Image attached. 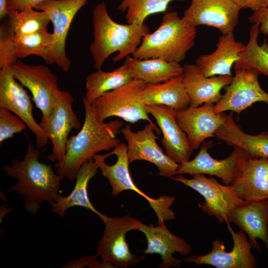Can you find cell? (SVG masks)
<instances>
[{
  "label": "cell",
  "mask_w": 268,
  "mask_h": 268,
  "mask_svg": "<svg viewBox=\"0 0 268 268\" xmlns=\"http://www.w3.org/2000/svg\"><path fill=\"white\" fill-rule=\"evenodd\" d=\"M41 153L29 142L23 160L15 159L10 165L2 167L6 176L16 180L8 191L18 194L24 201V209L34 215L45 202L50 204L58 200L60 182L64 179L55 173L52 165L39 160Z\"/></svg>",
  "instance_id": "cell-1"
},
{
  "label": "cell",
  "mask_w": 268,
  "mask_h": 268,
  "mask_svg": "<svg viewBox=\"0 0 268 268\" xmlns=\"http://www.w3.org/2000/svg\"><path fill=\"white\" fill-rule=\"evenodd\" d=\"M85 118L80 131L67 140L63 159L55 164L57 173L73 181L79 168L94 155L115 148L121 140L116 137L124 123L118 119L99 121L91 105L82 98Z\"/></svg>",
  "instance_id": "cell-2"
},
{
  "label": "cell",
  "mask_w": 268,
  "mask_h": 268,
  "mask_svg": "<svg viewBox=\"0 0 268 268\" xmlns=\"http://www.w3.org/2000/svg\"><path fill=\"white\" fill-rule=\"evenodd\" d=\"M93 41L89 46L95 69H101L105 60L118 52L113 59L115 63L133 55L143 37L150 33L145 23L122 24L113 20L105 2L97 3L92 14Z\"/></svg>",
  "instance_id": "cell-3"
},
{
  "label": "cell",
  "mask_w": 268,
  "mask_h": 268,
  "mask_svg": "<svg viewBox=\"0 0 268 268\" xmlns=\"http://www.w3.org/2000/svg\"><path fill=\"white\" fill-rule=\"evenodd\" d=\"M196 33V27L180 17L177 12H165L158 28L143 37L132 56L180 63L194 47Z\"/></svg>",
  "instance_id": "cell-4"
},
{
  "label": "cell",
  "mask_w": 268,
  "mask_h": 268,
  "mask_svg": "<svg viewBox=\"0 0 268 268\" xmlns=\"http://www.w3.org/2000/svg\"><path fill=\"white\" fill-rule=\"evenodd\" d=\"M127 149V145L120 142L111 152L96 154L93 157L102 175L108 179L112 196H116L126 190L134 191L148 201L158 217V222L174 219L175 213L170 206L175 201V197L161 196L158 199H153L140 190L135 185L129 172Z\"/></svg>",
  "instance_id": "cell-5"
},
{
  "label": "cell",
  "mask_w": 268,
  "mask_h": 268,
  "mask_svg": "<svg viewBox=\"0 0 268 268\" xmlns=\"http://www.w3.org/2000/svg\"><path fill=\"white\" fill-rule=\"evenodd\" d=\"M145 85L143 81L134 79L122 87L103 93L91 104L96 119L104 122L109 117L116 116L131 123L145 120L157 128L150 119L142 99Z\"/></svg>",
  "instance_id": "cell-6"
},
{
  "label": "cell",
  "mask_w": 268,
  "mask_h": 268,
  "mask_svg": "<svg viewBox=\"0 0 268 268\" xmlns=\"http://www.w3.org/2000/svg\"><path fill=\"white\" fill-rule=\"evenodd\" d=\"M100 218L105 228L98 243L97 256L114 264L115 268H127L139 263L141 259L131 252L126 235L130 231L137 230L141 222L129 214L122 217L103 214Z\"/></svg>",
  "instance_id": "cell-7"
},
{
  "label": "cell",
  "mask_w": 268,
  "mask_h": 268,
  "mask_svg": "<svg viewBox=\"0 0 268 268\" xmlns=\"http://www.w3.org/2000/svg\"><path fill=\"white\" fill-rule=\"evenodd\" d=\"M9 67L14 78L30 91L42 116L49 115L64 91L59 88L55 74L44 65H29L18 60Z\"/></svg>",
  "instance_id": "cell-8"
},
{
  "label": "cell",
  "mask_w": 268,
  "mask_h": 268,
  "mask_svg": "<svg viewBox=\"0 0 268 268\" xmlns=\"http://www.w3.org/2000/svg\"><path fill=\"white\" fill-rule=\"evenodd\" d=\"M235 75L220 99L214 105L216 113L226 111L241 112L258 102L268 104V93L258 80L260 73L238 61L234 64Z\"/></svg>",
  "instance_id": "cell-9"
},
{
  "label": "cell",
  "mask_w": 268,
  "mask_h": 268,
  "mask_svg": "<svg viewBox=\"0 0 268 268\" xmlns=\"http://www.w3.org/2000/svg\"><path fill=\"white\" fill-rule=\"evenodd\" d=\"M88 0H49L34 8L46 12L53 27L54 41L48 64H56L65 72H68L71 62L67 55L66 43L71 23L79 10Z\"/></svg>",
  "instance_id": "cell-10"
},
{
  "label": "cell",
  "mask_w": 268,
  "mask_h": 268,
  "mask_svg": "<svg viewBox=\"0 0 268 268\" xmlns=\"http://www.w3.org/2000/svg\"><path fill=\"white\" fill-rule=\"evenodd\" d=\"M160 130L148 123L140 130L133 132L130 125L122 128L121 133L127 142V155L129 164L136 160H145L154 164L159 174L172 178L177 174L179 165L168 157L158 145Z\"/></svg>",
  "instance_id": "cell-11"
},
{
  "label": "cell",
  "mask_w": 268,
  "mask_h": 268,
  "mask_svg": "<svg viewBox=\"0 0 268 268\" xmlns=\"http://www.w3.org/2000/svg\"><path fill=\"white\" fill-rule=\"evenodd\" d=\"M191 179L178 175L174 180L195 190L204 199L205 201L199 203V206L205 213L213 215L219 223H228L232 211L244 201L239 198L229 185H222L213 178L204 174H195Z\"/></svg>",
  "instance_id": "cell-12"
},
{
  "label": "cell",
  "mask_w": 268,
  "mask_h": 268,
  "mask_svg": "<svg viewBox=\"0 0 268 268\" xmlns=\"http://www.w3.org/2000/svg\"><path fill=\"white\" fill-rule=\"evenodd\" d=\"M73 102L71 93L64 90L49 115L41 116L39 124L53 145L52 152L47 157L50 161L59 162L63 159L69 133L81 127L73 110Z\"/></svg>",
  "instance_id": "cell-13"
},
{
  "label": "cell",
  "mask_w": 268,
  "mask_h": 268,
  "mask_svg": "<svg viewBox=\"0 0 268 268\" xmlns=\"http://www.w3.org/2000/svg\"><path fill=\"white\" fill-rule=\"evenodd\" d=\"M212 145L211 141H203L193 159L179 164L177 175L202 174L216 176L226 185L234 181L249 156L241 148L234 146L229 156L218 160L212 157L208 152V149Z\"/></svg>",
  "instance_id": "cell-14"
},
{
  "label": "cell",
  "mask_w": 268,
  "mask_h": 268,
  "mask_svg": "<svg viewBox=\"0 0 268 268\" xmlns=\"http://www.w3.org/2000/svg\"><path fill=\"white\" fill-rule=\"evenodd\" d=\"M0 106L19 117L35 134L38 148L46 146L49 139L35 121L31 97L13 76L9 67L0 68Z\"/></svg>",
  "instance_id": "cell-15"
},
{
  "label": "cell",
  "mask_w": 268,
  "mask_h": 268,
  "mask_svg": "<svg viewBox=\"0 0 268 268\" xmlns=\"http://www.w3.org/2000/svg\"><path fill=\"white\" fill-rule=\"evenodd\" d=\"M227 229L233 239L230 252L225 251L223 242L215 239L212 243L211 251L203 255H193L183 260L197 266L209 265L217 268H255L256 260L251 252L252 246L243 231L235 232L230 225Z\"/></svg>",
  "instance_id": "cell-16"
},
{
  "label": "cell",
  "mask_w": 268,
  "mask_h": 268,
  "mask_svg": "<svg viewBox=\"0 0 268 268\" xmlns=\"http://www.w3.org/2000/svg\"><path fill=\"white\" fill-rule=\"evenodd\" d=\"M241 9L232 0H192L182 17L194 27L211 26L227 34L237 25Z\"/></svg>",
  "instance_id": "cell-17"
},
{
  "label": "cell",
  "mask_w": 268,
  "mask_h": 268,
  "mask_svg": "<svg viewBox=\"0 0 268 268\" xmlns=\"http://www.w3.org/2000/svg\"><path fill=\"white\" fill-rule=\"evenodd\" d=\"M145 106L147 113L155 119L163 134L161 144L166 155L179 164L189 161L194 149L186 134L177 122L176 111L165 105Z\"/></svg>",
  "instance_id": "cell-18"
},
{
  "label": "cell",
  "mask_w": 268,
  "mask_h": 268,
  "mask_svg": "<svg viewBox=\"0 0 268 268\" xmlns=\"http://www.w3.org/2000/svg\"><path fill=\"white\" fill-rule=\"evenodd\" d=\"M214 105L205 103L201 106L189 107L175 111L177 122L186 134L194 150L198 149L205 139L214 137L215 132L224 122L226 114L215 113Z\"/></svg>",
  "instance_id": "cell-19"
},
{
  "label": "cell",
  "mask_w": 268,
  "mask_h": 268,
  "mask_svg": "<svg viewBox=\"0 0 268 268\" xmlns=\"http://www.w3.org/2000/svg\"><path fill=\"white\" fill-rule=\"evenodd\" d=\"M145 235L147 246L143 252L145 254H157L160 255L162 263L159 268H181V261L173 254L178 253L187 256L192 252V246L184 239L172 233L165 226L164 221L156 226L147 225L141 222L137 229Z\"/></svg>",
  "instance_id": "cell-20"
},
{
  "label": "cell",
  "mask_w": 268,
  "mask_h": 268,
  "mask_svg": "<svg viewBox=\"0 0 268 268\" xmlns=\"http://www.w3.org/2000/svg\"><path fill=\"white\" fill-rule=\"evenodd\" d=\"M231 222L247 234L252 248L261 252L259 239L268 252V199L245 201L231 212L227 224Z\"/></svg>",
  "instance_id": "cell-21"
},
{
  "label": "cell",
  "mask_w": 268,
  "mask_h": 268,
  "mask_svg": "<svg viewBox=\"0 0 268 268\" xmlns=\"http://www.w3.org/2000/svg\"><path fill=\"white\" fill-rule=\"evenodd\" d=\"M183 67V81L191 107L205 103L216 104L222 97L221 90L229 85L233 79L230 75L206 77L196 64H186Z\"/></svg>",
  "instance_id": "cell-22"
},
{
  "label": "cell",
  "mask_w": 268,
  "mask_h": 268,
  "mask_svg": "<svg viewBox=\"0 0 268 268\" xmlns=\"http://www.w3.org/2000/svg\"><path fill=\"white\" fill-rule=\"evenodd\" d=\"M229 186L244 201L268 199V157L249 156L239 176Z\"/></svg>",
  "instance_id": "cell-23"
},
{
  "label": "cell",
  "mask_w": 268,
  "mask_h": 268,
  "mask_svg": "<svg viewBox=\"0 0 268 268\" xmlns=\"http://www.w3.org/2000/svg\"><path fill=\"white\" fill-rule=\"evenodd\" d=\"M212 53L202 55L196 65L206 77L218 75L231 76V68L239 60L240 54L245 45L235 40L233 33L222 34Z\"/></svg>",
  "instance_id": "cell-24"
},
{
  "label": "cell",
  "mask_w": 268,
  "mask_h": 268,
  "mask_svg": "<svg viewBox=\"0 0 268 268\" xmlns=\"http://www.w3.org/2000/svg\"><path fill=\"white\" fill-rule=\"evenodd\" d=\"M214 137L227 145L241 148L251 157H268V132L257 135L245 133L235 122L232 112L226 115L224 123L215 132Z\"/></svg>",
  "instance_id": "cell-25"
},
{
  "label": "cell",
  "mask_w": 268,
  "mask_h": 268,
  "mask_svg": "<svg viewBox=\"0 0 268 268\" xmlns=\"http://www.w3.org/2000/svg\"><path fill=\"white\" fill-rule=\"evenodd\" d=\"M98 169L93 158L82 164L76 173L74 188L68 196H61L57 201L50 204L52 211L63 217L68 209L79 206L89 209L101 217L103 214L99 212L92 205L87 192L88 184L96 174Z\"/></svg>",
  "instance_id": "cell-26"
},
{
  "label": "cell",
  "mask_w": 268,
  "mask_h": 268,
  "mask_svg": "<svg viewBox=\"0 0 268 268\" xmlns=\"http://www.w3.org/2000/svg\"><path fill=\"white\" fill-rule=\"evenodd\" d=\"M142 99L145 105H165L176 111L187 109L190 103L182 75L161 83L146 84Z\"/></svg>",
  "instance_id": "cell-27"
},
{
  "label": "cell",
  "mask_w": 268,
  "mask_h": 268,
  "mask_svg": "<svg viewBox=\"0 0 268 268\" xmlns=\"http://www.w3.org/2000/svg\"><path fill=\"white\" fill-rule=\"evenodd\" d=\"M124 64L131 69L134 79L146 84L163 82L183 73V67L180 63L160 58L139 59L128 56Z\"/></svg>",
  "instance_id": "cell-28"
},
{
  "label": "cell",
  "mask_w": 268,
  "mask_h": 268,
  "mask_svg": "<svg viewBox=\"0 0 268 268\" xmlns=\"http://www.w3.org/2000/svg\"><path fill=\"white\" fill-rule=\"evenodd\" d=\"M134 79L131 69L125 64L110 71L97 69L87 76L82 98L91 104L103 93L122 87Z\"/></svg>",
  "instance_id": "cell-29"
},
{
  "label": "cell",
  "mask_w": 268,
  "mask_h": 268,
  "mask_svg": "<svg viewBox=\"0 0 268 268\" xmlns=\"http://www.w3.org/2000/svg\"><path fill=\"white\" fill-rule=\"evenodd\" d=\"M54 41V35L48 30L40 31L26 35L13 33V42L18 59L36 55L48 64Z\"/></svg>",
  "instance_id": "cell-30"
},
{
  "label": "cell",
  "mask_w": 268,
  "mask_h": 268,
  "mask_svg": "<svg viewBox=\"0 0 268 268\" xmlns=\"http://www.w3.org/2000/svg\"><path fill=\"white\" fill-rule=\"evenodd\" d=\"M7 23L17 35H26L40 31L48 30L51 22L49 15L45 11L28 7L22 10L7 13Z\"/></svg>",
  "instance_id": "cell-31"
},
{
  "label": "cell",
  "mask_w": 268,
  "mask_h": 268,
  "mask_svg": "<svg viewBox=\"0 0 268 268\" xmlns=\"http://www.w3.org/2000/svg\"><path fill=\"white\" fill-rule=\"evenodd\" d=\"M259 23H256L251 26L249 41L241 52L238 61L268 76V43L265 38L259 44Z\"/></svg>",
  "instance_id": "cell-32"
},
{
  "label": "cell",
  "mask_w": 268,
  "mask_h": 268,
  "mask_svg": "<svg viewBox=\"0 0 268 268\" xmlns=\"http://www.w3.org/2000/svg\"><path fill=\"white\" fill-rule=\"evenodd\" d=\"M175 0H122L118 9L126 12L128 24L141 25L149 15L164 12L169 3Z\"/></svg>",
  "instance_id": "cell-33"
},
{
  "label": "cell",
  "mask_w": 268,
  "mask_h": 268,
  "mask_svg": "<svg viewBox=\"0 0 268 268\" xmlns=\"http://www.w3.org/2000/svg\"><path fill=\"white\" fill-rule=\"evenodd\" d=\"M13 32L7 22L0 28V68L9 67L18 60L13 42Z\"/></svg>",
  "instance_id": "cell-34"
},
{
  "label": "cell",
  "mask_w": 268,
  "mask_h": 268,
  "mask_svg": "<svg viewBox=\"0 0 268 268\" xmlns=\"http://www.w3.org/2000/svg\"><path fill=\"white\" fill-rule=\"evenodd\" d=\"M7 109L0 106V143L12 138L16 133L22 132L26 128L25 123Z\"/></svg>",
  "instance_id": "cell-35"
},
{
  "label": "cell",
  "mask_w": 268,
  "mask_h": 268,
  "mask_svg": "<svg viewBox=\"0 0 268 268\" xmlns=\"http://www.w3.org/2000/svg\"><path fill=\"white\" fill-rule=\"evenodd\" d=\"M96 255H92L88 257L83 256L78 260H71L63 265V268H81L88 267L90 268H113L112 263L102 261L98 260Z\"/></svg>",
  "instance_id": "cell-36"
},
{
  "label": "cell",
  "mask_w": 268,
  "mask_h": 268,
  "mask_svg": "<svg viewBox=\"0 0 268 268\" xmlns=\"http://www.w3.org/2000/svg\"><path fill=\"white\" fill-rule=\"evenodd\" d=\"M249 21L253 23H259L260 33L268 35V6H263L254 11L249 17Z\"/></svg>",
  "instance_id": "cell-37"
},
{
  "label": "cell",
  "mask_w": 268,
  "mask_h": 268,
  "mask_svg": "<svg viewBox=\"0 0 268 268\" xmlns=\"http://www.w3.org/2000/svg\"><path fill=\"white\" fill-rule=\"evenodd\" d=\"M49 0H7L8 13L13 11L22 10L28 7H34L36 5Z\"/></svg>",
  "instance_id": "cell-38"
},
{
  "label": "cell",
  "mask_w": 268,
  "mask_h": 268,
  "mask_svg": "<svg viewBox=\"0 0 268 268\" xmlns=\"http://www.w3.org/2000/svg\"><path fill=\"white\" fill-rule=\"evenodd\" d=\"M241 8H250L253 11L265 6L268 0H232Z\"/></svg>",
  "instance_id": "cell-39"
},
{
  "label": "cell",
  "mask_w": 268,
  "mask_h": 268,
  "mask_svg": "<svg viewBox=\"0 0 268 268\" xmlns=\"http://www.w3.org/2000/svg\"><path fill=\"white\" fill-rule=\"evenodd\" d=\"M7 0H0V18L3 19L8 13L6 7Z\"/></svg>",
  "instance_id": "cell-40"
},
{
  "label": "cell",
  "mask_w": 268,
  "mask_h": 268,
  "mask_svg": "<svg viewBox=\"0 0 268 268\" xmlns=\"http://www.w3.org/2000/svg\"><path fill=\"white\" fill-rule=\"evenodd\" d=\"M265 6H268V0L266 2Z\"/></svg>",
  "instance_id": "cell-41"
}]
</instances>
